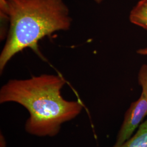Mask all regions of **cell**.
<instances>
[{
  "label": "cell",
  "instance_id": "2",
  "mask_svg": "<svg viewBox=\"0 0 147 147\" xmlns=\"http://www.w3.org/2000/svg\"><path fill=\"white\" fill-rule=\"evenodd\" d=\"M9 28L0 54V71L18 53L30 48L38 55V42L71 25L68 7L63 0H6Z\"/></svg>",
  "mask_w": 147,
  "mask_h": 147
},
{
  "label": "cell",
  "instance_id": "1",
  "mask_svg": "<svg viewBox=\"0 0 147 147\" xmlns=\"http://www.w3.org/2000/svg\"><path fill=\"white\" fill-rule=\"evenodd\" d=\"M66 81L59 75L42 74L25 80H11L0 90V103L13 102L26 108L30 117L26 131L38 136H54L63 123L81 113L82 104L65 100L61 89Z\"/></svg>",
  "mask_w": 147,
  "mask_h": 147
},
{
  "label": "cell",
  "instance_id": "5",
  "mask_svg": "<svg viewBox=\"0 0 147 147\" xmlns=\"http://www.w3.org/2000/svg\"><path fill=\"white\" fill-rule=\"evenodd\" d=\"M111 147H147V118L130 138L121 144H114Z\"/></svg>",
  "mask_w": 147,
  "mask_h": 147
},
{
  "label": "cell",
  "instance_id": "4",
  "mask_svg": "<svg viewBox=\"0 0 147 147\" xmlns=\"http://www.w3.org/2000/svg\"><path fill=\"white\" fill-rule=\"evenodd\" d=\"M129 20L147 31V0H140L137 3L130 13Z\"/></svg>",
  "mask_w": 147,
  "mask_h": 147
},
{
  "label": "cell",
  "instance_id": "7",
  "mask_svg": "<svg viewBox=\"0 0 147 147\" xmlns=\"http://www.w3.org/2000/svg\"><path fill=\"white\" fill-rule=\"evenodd\" d=\"M6 11H7L6 0H0V12H1V16H5Z\"/></svg>",
  "mask_w": 147,
  "mask_h": 147
},
{
  "label": "cell",
  "instance_id": "6",
  "mask_svg": "<svg viewBox=\"0 0 147 147\" xmlns=\"http://www.w3.org/2000/svg\"><path fill=\"white\" fill-rule=\"evenodd\" d=\"M138 83L142 88V93L147 98V64H143L139 70Z\"/></svg>",
  "mask_w": 147,
  "mask_h": 147
},
{
  "label": "cell",
  "instance_id": "3",
  "mask_svg": "<svg viewBox=\"0 0 147 147\" xmlns=\"http://www.w3.org/2000/svg\"><path fill=\"white\" fill-rule=\"evenodd\" d=\"M146 117L147 98L141 93L140 98L132 102L126 111L115 144L119 145L130 138Z\"/></svg>",
  "mask_w": 147,
  "mask_h": 147
},
{
  "label": "cell",
  "instance_id": "9",
  "mask_svg": "<svg viewBox=\"0 0 147 147\" xmlns=\"http://www.w3.org/2000/svg\"><path fill=\"white\" fill-rule=\"evenodd\" d=\"M94 1L96 3H98V4H100L103 1V0H94Z\"/></svg>",
  "mask_w": 147,
  "mask_h": 147
},
{
  "label": "cell",
  "instance_id": "8",
  "mask_svg": "<svg viewBox=\"0 0 147 147\" xmlns=\"http://www.w3.org/2000/svg\"><path fill=\"white\" fill-rule=\"evenodd\" d=\"M136 53L140 55L147 56V47L138 49L136 51Z\"/></svg>",
  "mask_w": 147,
  "mask_h": 147
}]
</instances>
